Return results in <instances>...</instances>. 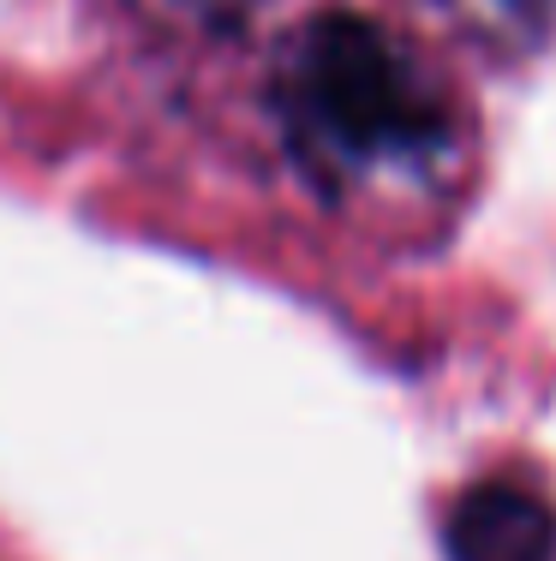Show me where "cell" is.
I'll use <instances>...</instances> for the list:
<instances>
[{
	"mask_svg": "<svg viewBox=\"0 0 556 561\" xmlns=\"http://www.w3.org/2000/svg\"><path fill=\"white\" fill-rule=\"evenodd\" d=\"M282 119L311 162H413L443 144L449 119L395 48L353 12L306 24L282 60Z\"/></svg>",
	"mask_w": 556,
	"mask_h": 561,
	"instance_id": "6da1fadb",
	"label": "cell"
},
{
	"mask_svg": "<svg viewBox=\"0 0 556 561\" xmlns=\"http://www.w3.org/2000/svg\"><path fill=\"white\" fill-rule=\"evenodd\" d=\"M449 561H556V514L545 496L491 478L449 507Z\"/></svg>",
	"mask_w": 556,
	"mask_h": 561,
	"instance_id": "7a4b0ae2",
	"label": "cell"
},
{
	"mask_svg": "<svg viewBox=\"0 0 556 561\" xmlns=\"http://www.w3.org/2000/svg\"><path fill=\"white\" fill-rule=\"evenodd\" d=\"M431 7L497 43H538L551 31V0H431Z\"/></svg>",
	"mask_w": 556,
	"mask_h": 561,
	"instance_id": "3957f363",
	"label": "cell"
},
{
	"mask_svg": "<svg viewBox=\"0 0 556 561\" xmlns=\"http://www.w3.org/2000/svg\"><path fill=\"white\" fill-rule=\"evenodd\" d=\"M185 7H197L204 19H240L251 0H185Z\"/></svg>",
	"mask_w": 556,
	"mask_h": 561,
	"instance_id": "277c9868",
	"label": "cell"
}]
</instances>
